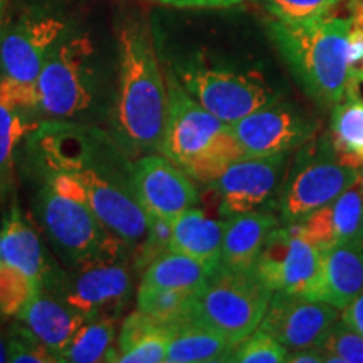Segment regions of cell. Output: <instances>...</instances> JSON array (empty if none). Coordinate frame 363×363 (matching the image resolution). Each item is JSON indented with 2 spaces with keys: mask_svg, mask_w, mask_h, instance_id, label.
Returning a JSON list of instances; mask_svg holds the SVG:
<instances>
[{
  "mask_svg": "<svg viewBox=\"0 0 363 363\" xmlns=\"http://www.w3.org/2000/svg\"><path fill=\"white\" fill-rule=\"evenodd\" d=\"M11 357V342H9V333L0 331V363L9 362Z\"/></svg>",
  "mask_w": 363,
  "mask_h": 363,
  "instance_id": "obj_40",
  "label": "cell"
},
{
  "mask_svg": "<svg viewBox=\"0 0 363 363\" xmlns=\"http://www.w3.org/2000/svg\"><path fill=\"white\" fill-rule=\"evenodd\" d=\"M289 153L271 157H244L230 163L214 182L222 219L252 211H274L283 185Z\"/></svg>",
  "mask_w": 363,
  "mask_h": 363,
  "instance_id": "obj_11",
  "label": "cell"
},
{
  "mask_svg": "<svg viewBox=\"0 0 363 363\" xmlns=\"http://www.w3.org/2000/svg\"><path fill=\"white\" fill-rule=\"evenodd\" d=\"M40 286L21 271L0 262V313L4 316H17L33 299Z\"/></svg>",
  "mask_w": 363,
  "mask_h": 363,
  "instance_id": "obj_29",
  "label": "cell"
},
{
  "mask_svg": "<svg viewBox=\"0 0 363 363\" xmlns=\"http://www.w3.org/2000/svg\"><path fill=\"white\" fill-rule=\"evenodd\" d=\"M38 111L51 120L91 123L103 113L110 116L111 98L104 96L89 38L74 35L57 40L45 59L38 83Z\"/></svg>",
  "mask_w": 363,
  "mask_h": 363,
  "instance_id": "obj_5",
  "label": "cell"
},
{
  "mask_svg": "<svg viewBox=\"0 0 363 363\" xmlns=\"http://www.w3.org/2000/svg\"><path fill=\"white\" fill-rule=\"evenodd\" d=\"M321 251L298 233L296 224L276 227L257 257L256 271L272 293L310 298L320 274Z\"/></svg>",
  "mask_w": 363,
  "mask_h": 363,
  "instance_id": "obj_13",
  "label": "cell"
},
{
  "mask_svg": "<svg viewBox=\"0 0 363 363\" xmlns=\"http://www.w3.org/2000/svg\"><path fill=\"white\" fill-rule=\"evenodd\" d=\"M65 30L66 24L56 17H26L0 38V78L11 81L35 111V83Z\"/></svg>",
  "mask_w": 363,
  "mask_h": 363,
  "instance_id": "obj_12",
  "label": "cell"
},
{
  "mask_svg": "<svg viewBox=\"0 0 363 363\" xmlns=\"http://www.w3.org/2000/svg\"><path fill=\"white\" fill-rule=\"evenodd\" d=\"M7 2H9V0H0V38H2L4 21H6V12H7Z\"/></svg>",
  "mask_w": 363,
  "mask_h": 363,
  "instance_id": "obj_41",
  "label": "cell"
},
{
  "mask_svg": "<svg viewBox=\"0 0 363 363\" xmlns=\"http://www.w3.org/2000/svg\"><path fill=\"white\" fill-rule=\"evenodd\" d=\"M225 225V219H214L197 207L189 208L172 220L169 251L219 266Z\"/></svg>",
  "mask_w": 363,
  "mask_h": 363,
  "instance_id": "obj_23",
  "label": "cell"
},
{
  "mask_svg": "<svg viewBox=\"0 0 363 363\" xmlns=\"http://www.w3.org/2000/svg\"><path fill=\"white\" fill-rule=\"evenodd\" d=\"M9 342H11L12 363H56V357L52 355L38 338L30 333L26 326L17 325L12 331H9Z\"/></svg>",
  "mask_w": 363,
  "mask_h": 363,
  "instance_id": "obj_36",
  "label": "cell"
},
{
  "mask_svg": "<svg viewBox=\"0 0 363 363\" xmlns=\"http://www.w3.org/2000/svg\"><path fill=\"white\" fill-rule=\"evenodd\" d=\"M194 296L192 293L175 289L138 288L136 308L163 325H174L192 315Z\"/></svg>",
  "mask_w": 363,
  "mask_h": 363,
  "instance_id": "obj_28",
  "label": "cell"
},
{
  "mask_svg": "<svg viewBox=\"0 0 363 363\" xmlns=\"http://www.w3.org/2000/svg\"><path fill=\"white\" fill-rule=\"evenodd\" d=\"M328 138L343 165L363 170V98L360 89H348L331 108Z\"/></svg>",
  "mask_w": 363,
  "mask_h": 363,
  "instance_id": "obj_25",
  "label": "cell"
},
{
  "mask_svg": "<svg viewBox=\"0 0 363 363\" xmlns=\"http://www.w3.org/2000/svg\"><path fill=\"white\" fill-rule=\"evenodd\" d=\"M170 328L169 325L158 326L135 342L128 350L120 353L116 362L121 363H160L165 362L167 348H169Z\"/></svg>",
  "mask_w": 363,
  "mask_h": 363,
  "instance_id": "obj_35",
  "label": "cell"
},
{
  "mask_svg": "<svg viewBox=\"0 0 363 363\" xmlns=\"http://www.w3.org/2000/svg\"><path fill=\"white\" fill-rule=\"evenodd\" d=\"M172 238V220L148 214V230L145 239L133 252V264L136 269H145L162 254L169 252Z\"/></svg>",
  "mask_w": 363,
  "mask_h": 363,
  "instance_id": "obj_33",
  "label": "cell"
},
{
  "mask_svg": "<svg viewBox=\"0 0 363 363\" xmlns=\"http://www.w3.org/2000/svg\"><path fill=\"white\" fill-rule=\"evenodd\" d=\"M118 318H94L86 320L79 326L74 337L59 355V362L67 363H96L116 362L118 348L116 340Z\"/></svg>",
  "mask_w": 363,
  "mask_h": 363,
  "instance_id": "obj_27",
  "label": "cell"
},
{
  "mask_svg": "<svg viewBox=\"0 0 363 363\" xmlns=\"http://www.w3.org/2000/svg\"><path fill=\"white\" fill-rule=\"evenodd\" d=\"M362 172L343 165L335 153L328 133L310 140L298 148L293 165L278 195L279 219L283 224H296L338 197L360 177Z\"/></svg>",
  "mask_w": 363,
  "mask_h": 363,
  "instance_id": "obj_8",
  "label": "cell"
},
{
  "mask_svg": "<svg viewBox=\"0 0 363 363\" xmlns=\"http://www.w3.org/2000/svg\"><path fill=\"white\" fill-rule=\"evenodd\" d=\"M348 2H357V4H363V0H348Z\"/></svg>",
  "mask_w": 363,
  "mask_h": 363,
  "instance_id": "obj_43",
  "label": "cell"
},
{
  "mask_svg": "<svg viewBox=\"0 0 363 363\" xmlns=\"http://www.w3.org/2000/svg\"><path fill=\"white\" fill-rule=\"evenodd\" d=\"M43 177L81 199L135 252L148 230V214L136 197L133 158L91 123L51 120L30 136Z\"/></svg>",
  "mask_w": 363,
  "mask_h": 363,
  "instance_id": "obj_1",
  "label": "cell"
},
{
  "mask_svg": "<svg viewBox=\"0 0 363 363\" xmlns=\"http://www.w3.org/2000/svg\"><path fill=\"white\" fill-rule=\"evenodd\" d=\"M35 214L54 252L67 267L130 249L81 199L45 179L35 194Z\"/></svg>",
  "mask_w": 363,
  "mask_h": 363,
  "instance_id": "obj_6",
  "label": "cell"
},
{
  "mask_svg": "<svg viewBox=\"0 0 363 363\" xmlns=\"http://www.w3.org/2000/svg\"><path fill=\"white\" fill-rule=\"evenodd\" d=\"M363 217V175L335 201L296 222L298 233L320 251L355 240Z\"/></svg>",
  "mask_w": 363,
  "mask_h": 363,
  "instance_id": "obj_17",
  "label": "cell"
},
{
  "mask_svg": "<svg viewBox=\"0 0 363 363\" xmlns=\"http://www.w3.org/2000/svg\"><path fill=\"white\" fill-rule=\"evenodd\" d=\"M340 320L363 337V291L353 299L350 305L343 308Z\"/></svg>",
  "mask_w": 363,
  "mask_h": 363,
  "instance_id": "obj_38",
  "label": "cell"
},
{
  "mask_svg": "<svg viewBox=\"0 0 363 363\" xmlns=\"http://www.w3.org/2000/svg\"><path fill=\"white\" fill-rule=\"evenodd\" d=\"M167 116V81L148 26L130 21L118 35V83L110 135L130 158L160 153Z\"/></svg>",
  "mask_w": 363,
  "mask_h": 363,
  "instance_id": "obj_2",
  "label": "cell"
},
{
  "mask_svg": "<svg viewBox=\"0 0 363 363\" xmlns=\"http://www.w3.org/2000/svg\"><path fill=\"white\" fill-rule=\"evenodd\" d=\"M35 111L11 81L0 78V206L13 195L16 152L27 133V113Z\"/></svg>",
  "mask_w": 363,
  "mask_h": 363,
  "instance_id": "obj_22",
  "label": "cell"
},
{
  "mask_svg": "<svg viewBox=\"0 0 363 363\" xmlns=\"http://www.w3.org/2000/svg\"><path fill=\"white\" fill-rule=\"evenodd\" d=\"M133 251L96 257L67 271L54 269L44 289L56 293L84 320L118 318L133 296Z\"/></svg>",
  "mask_w": 363,
  "mask_h": 363,
  "instance_id": "obj_9",
  "label": "cell"
},
{
  "mask_svg": "<svg viewBox=\"0 0 363 363\" xmlns=\"http://www.w3.org/2000/svg\"><path fill=\"white\" fill-rule=\"evenodd\" d=\"M17 320L56 357L57 362L59 355L86 321L65 299L44 288L27 303L17 315Z\"/></svg>",
  "mask_w": 363,
  "mask_h": 363,
  "instance_id": "obj_19",
  "label": "cell"
},
{
  "mask_svg": "<svg viewBox=\"0 0 363 363\" xmlns=\"http://www.w3.org/2000/svg\"><path fill=\"white\" fill-rule=\"evenodd\" d=\"M0 227H2V225H0Z\"/></svg>",
  "mask_w": 363,
  "mask_h": 363,
  "instance_id": "obj_45",
  "label": "cell"
},
{
  "mask_svg": "<svg viewBox=\"0 0 363 363\" xmlns=\"http://www.w3.org/2000/svg\"><path fill=\"white\" fill-rule=\"evenodd\" d=\"M0 262L21 271L40 288L56 269L49 264L34 227L22 217L16 197L0 227Z\"/></svg>",
  "mask_w": 363,
  "mask_h": 363,
  "instance_id": "obj_20",
  "label": "cell"
},
{
  "mask_svg": "<svg viewBox=\"0 0 363 363\" xmlns=\"http://www.w3.org/2000/svg\"><path fill=\"white\" fill-rule=\"evenodd\" d=\"M363 291V247L358 240L337 244L321 251L320 274L313 299L328 303L340 311Z\"/></svg>",
  "mask_w": 363,
  "mask_h": 363,
  "instance_id": "obj_18",
  "label": "cell"
},
{
  "mask_svg": "<svg viewBox=\"0 0 363 363\" xmlns=\"http://www.w3.org/2000/svg\"><path fill=\"white\" fill-rule=\"evenodd\" d=\"M326 363H363V337L342 320L331 326L320 343Z\"/></svg>",
  "mask_w": 363,
  "mask_h": 363,
  "instance_id": "obj_30",
  "label": "cell"
},
{
  "mask_svg": "<svg viewBox=\"0 0 363 363\" xmlns=\"http://www.w3.org/2000/svg\"><path fill=\"white\" fill-rule=\"evenodd\" d=\"M271 296L256 267L229 269L219 264L195 293L190 316L239 345L259 328Z\"/></svg>",
  "mask_w": 363,
  "mask_h": 363,
  "instance_id": "obj_7",
  "label": "cell"
},
{
  "mask_svg": "<svg viewBox=\"0 0 363 363\" xmlns=\"http://www.w3.org/2000/svg\"><path fill=\"white\" fill-rule=\"evenodd\" d=\"M340 320L338 308L303 294L272 293L259 328L288 352L316 347Z\"/></svg>",
  "mask_w": 363,
  "mask_h": 363,
  "instance_id": "obj_15",
  "label": "cell"
},
{
  "mask_svg": "<svg viewBox=\"0 0 363 363\" xmlns=\"http://www.w3.org/2000/svg\"><path fill=\"white\" fill-rule=\"evenodd\" d=\"M362 175H363V170H362Z\"/></svg>",
  "mask_w": 363,
  "mask_h": 363,
  "instance_id": "obj_44",
  "label": "cell"
},
{
  "mask_svg": "<svg viewBox=\"0 0 363 363\" xmlns=\"http://www.w3.org/2000/svg\"><path fill=\"white\" fill-rule=\"evenodd\" d=\"M338 9L320 19H274L269 24L271 38L291 67L294 78L321 108H333L348 89L347 39L350 17L348 12L347 16L337 13Z\"/></svg>",
  "mask_w": 363,
  "mask_h": 363,
  "instance_id": "obj_3",
  "label": "cell"
},
{
  "mask_svg": "<svg viewBox=\"0 0 363 363\" xmlns=\"http://www.w3.org/2000/svg\"><path fill=\"white\" fill-rule=\"evenodd\" d=\"M269 11L274 19L305 22L320 19L338 9L345 0H256Z\"/></svg>",
  "mask_w": 363,
  "mask_h": 363,
  "instance_id": "obj_31",
  "label": "cell"
},
{
  "mask_svg": "<svg viewBox=\"0 0 363 363\" xmlns=\"http://www.w3.org/2000/svg\"><path fill=\"white\" fill-rule=\"evenodd\" d=\"M219 264L229 269H252L266 239L281 224L272 211H252L225 217Z\"/></svg>",
  "mask_w": 363,
  "mask_h": 363,
  "instance_id": "obj_21",
  "label": "cell"
},
{
  "mask_svg": "<svg viewBox=\"0 0 363 363\" xmlns=\"http://www.w3.org/2000/svg\"><path fill=\"white\" fill-rule=\"evenodd\" d=\"M289 363H326V355L321 350L320 345L316 347H306L299 348V350H293L288 353Z\"/></svg>",
  "mask_w": 363,
  "mask_h": 363,
  "instance_id": "obj_39",
  "label": "cell"
},
{
  "mask_svg": "<svg viewBox=\"0 0 363 363\" xmlns=\"http://www.w3.org/2000/svg\"><path fill=\"white\" fill-rule=\"evenodd\" d=\"M170 340L165 362L169 363H214L230 362L238 345L199 323L192 316L169 325Z\"/></svg>",
  "mask_w": 363,
  "mask_h": 363,
  "instance_id": "obj_24",
  "label": "cell"
},
{
  "mask_svg": "<svg viewBox=\"0 0 363 363\" xmlns=\"http://www.w3.org/2000/svg\"><path fill=\"white\" fill-rule=\"evenodd\" d=\"M157 2L177 9H227L239 6L244 0H157Z\"/></svg>",
  "mask_w": 363,
  "mask_h": 363,
  "instance_id": "obj_37",
  "label": "cell"
},
{
  "mask_svg": "<svg viewBox=\"0 0 363 363\" xmlns=\"http://www.w3.org/2000/svg\"><path fill=\"white\" fill-rule=\"evenodd\" d=\"M216 267L185 254L169 251L145 267L140 288L175 289L195 294L203 288Z\"/></svg>",
  "mask_w": 363,
  "mask_h": 363,
  "instance_id": "obj_26",
  "label": "cell"
},
{
  "mask_svg": "<svg viewBox=\"0 0 363 363\" xmlns=\"http://www.w3.org/2000/svg\"><path fill=\"white\" fill-rule=\"evenodd\" d=\"M288 348L257 328L235 348L233 360L239 363H283L288 360Z\"/></svg>",
  "mask_w": 363,
  "mask_h": 363,
  "instance_id": "obj_32",
  "label": "cell"
},
{
  "mask_svg": "<svg viewBox=\"0 0 363 363\" xmlns=\"http://www.w3.org/2000/svg\"><path fill=\"white\" fill-rule=\"evenodd\" d=\"M174 74L190 96L229 125L279 99L278 91L256 72H238L194 62L177 67Z\"/></svg>",
  "mask_w": 363,
  "mask_h": 363,
  "instance_id": "obj_10",
  "label": "cell"
},
{
  "mask_svg": "<svg viewBox=\"0 0 363 363\" xmlns=\"http://www.w3.org/2000/svg\"><path fill=\"white\" fill-rule=\"evenodd\" d=\"M194 179L162 153H148L133 160L136 197L150 216L174 220L199 203Z\"/></svg>",
  "mask_w": 363,
  "mask_h": 363,
  "instance_id": "obj_16",
  "label": "cell"
},
{
  "mask_svg": "<svg viewBox=\"0 0 363 363\" xmlns=\"http://www.w3.org/2000/svg\"><path fill=\"white\" fill-rule=\"evenodd\" d=\"M348 89H360L358 86L363 83V4L348 2Z\"/></svg>",
  "mask_w": 363,
  "mask_h": 363,
  "instance_id": "obj_34",
  "label": "cell"
},
{
  "mask_svg": "<svg viewBox=\"0 0 363 363\" xmlns=\"http://www.w3.org/2000/svg\"><path fill=\"white\" fill-rule=\"evenodd\" d=\"M246 157L291 153L318 135V121L293 104L274 101L230 123Z\"/></svg>",
  "mask_w": 363,
  "mask_h": 363,
  "instance_id": "obj_14",
  "label": "cell"
},
{
  "mask_svg": "<svg viewBox=\"0 0 363 363\" xmlns=\"http://www.w3.org/2000/svg\"><path fill=\"white\" fill-rule=\"evenodd\" d=\"M358 242H360V246L363 247V217H362V225H360V233H358V238H357Z\"/></svg>",
  "mask_w": 363,
  "mask_h": 363,
  "instance_id": "obj_42",
  "label": "cell"
},
{
  "mask_svg": "<svg viewBox=\"0 0 363 363\" xmlns=\"http://www.w3.org/2000/svg\"><path fill=\"white\" fill-rule=\"evenodd\" d=\"M165 81L167 116L160 153L195 182L208 185L246 155L230 125L190 96L174 72H167Z\"/></svg>",
  "mask_w": 363,
  "mask_h": 363,
  "instance_id": "obj_4",
  "label": "cell"
}]
</instances>
